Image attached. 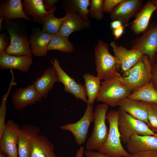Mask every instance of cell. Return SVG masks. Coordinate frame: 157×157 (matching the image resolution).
<instances>
[{
	"label": "cell",
	"instance_id": "6da1fadb",
	"mask_svg": "<svg viewBox=\"0 0 157 157\" xmlns=\"http://www.w3.org/2000/svg\"><path fill=\"white\" fill-rule=\"evenodd\" d=\"M97 76L101 80H107L122 76L118 72L120 68L118 59L110 53L108 47L102 40H99L94 48Z\"/></svg>",
	"mask_w": 157,
	"mask_h": 157
},
{
	"label": "cell",
	"instance_id": "7a4b0ae2",
	"mask_svg": "<svg viewBox=\"0 0 157 157\" xmlns=\"http://www.w3.org/2000/svg\"><path fill=\"white\" fill-rule=\"evenodd\" d=\"M152 63L149 57L143 55L138 62L123 72L121 83L131 92L140 88L150 82Z\"/></svg>",
	"mask_w": 157,
	"mask_h": 157
},
{
	"label": "cell",
	"instance_id": "3957f363",
	"mask_svg": "<svg viewBox=\"0 0 157 157\" xmlns=\"http://www.w3.org/2000/svg\"><path fill=\"white\" fill-rule=\"evenodd\" d=\"M108 106L105 104H98L94 111V127L86 144L87 150L98 151L104 146L108 136L109 130L106 120Z\"/></svg>",
	"mask_w": 157,
	"mask_h": 157
},
{
	"label": "cell",
	"instance_id": "277c9868",
	"mask_svg": "<svg viewBox=\"0 0 157 157\" xmlns=\"http://www.w3.org/2000/svg\"><path fill=\"white\" fill-rule=\"evenodd\" d=\"M118 115V110H110L107 114L106 119L109 126L108 136L104 146L98 151L112 156L128 157L131 154L125 149L121 143Z\"/></svg>",
	"mask_w": 157,
	"mask_h": 157
},
{
	"label": "cell",
	"instance_id": "5b68a950",
	"mask_svg": "<svg viewBox=\"0 0 157 157\" xmlns=\"http://www.w3.org/2000/svg\"><path fill=\"white\" fill-rule=\"evenodd\" d=\"M118 123L121 141L127 143L134 134L153 135L155 133L144 122L129 115L119 107Z\"/></svg>",
	"mask_w": 157,
	"mask_h": 157
},
{
	"label": "cell",
	"instance_id": "8992f818",
	"mask_svg": "<svg viewBox=\"0 0 157 157\" xmlns=\"http://www.w3.org/2000/svg\"><path fill=\"white\" fill-rule=\"evenodd\" d=\"M121 77H116L101 82L97 101L114 107L117 106L120 100L127 97L132 92L121 84Z\"/></svg>",
	"mask_w": 157,
	"mask_h": 157
},
{
	"label": "cell",
	"instance_id": "52a82bcc",
	"mask_svg": "<svg viewBox=\"0 0 157 157\" xmlns=\"http://www.w3.org/2000/svg\"><path fill=\"white\" fill-rule=\"evenodd\" d=\"M142 33L132 41L131 49H138L143 55L147 56L152 63L157 53V23L152 22Z\"/></svg>",
	"mask_w": 157,
	"mask_h": 157
},
{
	"label": "cell",
	"instance_id": "ba28073f",
	"mask_svg": "<svg viewBox=\"0 0 157 157\" xmlns=\"http://www.w3.org/2000/svg\"><path fill=\"white\" fill-rule=\"evenodd\" d=\"M94 114L93 105L87 104V107L82 117L73 123H69L61 126L60 128L63 130L71 132L74 137L78 145L83 144L88 135L91 124L94 122Z\"/></svg>",
	"mask_w": 157,
	"mask_h": 157
},
{
	"label": "cell",
	"instance_id": "9c48e42d",
	"mask_svg": "<svg viewBox=\"0 0 157 157\" xmlns=\"http://www.w3.org/2000/svg\"><path fill=\"white\" fill-rule=\"evenodd\" d=\"M57 72L59 82L64 86L65 92L73 94L77 99H80L87 104L88 98L85 85L76 82L62 68L59 61L54 58L51 61Z\"/></svg>",
	"mask_w": 157,
	"mask_h": 157
},
{
	"label": "cell",
	"instance_id": "30bf717a",
	"mask_svg": "<svg viewBox=\"0 0 157 157\" xmlns=\"http://www.w3.org/2000/svg\"><path fill=\"white\" fill-rule=\"evenodd\" d=\"M19 127L13 121L8 120L1 137L0 149L9 157H17V143Z\"/></svg>",
	"mask_w": 157,
	"mask_h": 157
},
{
	"label": "cell",
	"instance_id": "8fae6325",
	"mask_svg": "<svg viewBox=\"0 0 157 157\" xmlns=\"http://www.w3.org/2000/svg\"><path fill=\"white\" fill-rule=\"evenodd\" d=\"M142 0H123L118 4L110 13L113 20H118L124 26L132 18L135 17L142 7Z\"/></svg>",
	"mask_w": 157,
	"mask_h": 157
},
{
	"label": "cell",
	"instance_id": "7c38bea8",
	"mask_svg": "<svg viewBox=\"0 0 157 157\" xmlns=\"http://www.w3.org/2000/svg\"><path fill=\"white\" fill-rule=\"evenodd\" d=\"M40 131L38 127L28 124L19 127L17 143L19 157H30L34 140Z\"/></svg>",
	"mask_w": 157,
	"mask_h": 157
},
{
	"label": "cell",
	"instance_id": "4fadbf2b",
	"mask_svg": "<svg viewBox=\"0 0 157 157\" xmlns=\"http://www.w3.org/2000/svg\"><path fill=\"white\" fill-rule=\"evenodd\" d=\"M33 84L15 90L11 97L12 102L15 108L21 110L35 104L42 98Z\"/></svg>",
	"mask_w": 157,
	"mask_h": 157
},
{
	"label": "cell",
	"instance_id": "5bb4252c",
	"mask_svg": "<svg viewBox=\"0 0 157 157\" xmlns=\"http://www.w3.org/2000/svg\"><path fill=\"white\" fill-rule=\"evenodd\" d=\"M115 56L119 60L120 68L123 72L129 69L141 59L143 56L138 50L128 49L122 46L119 45L114 41L110 43Z\"/></svg>",
	"mask_w": 157,
	"mask_h": 157
},
{
	"label": "cell",
	"instance_id": "9a60e30c",
	"mask_svg": "<svg viewBox=\"0 0 157 157\" xmlns=\"http://www.w3.org/2000/svg\"><path fill=\"white\" fill-rule=\"evenodd\" d=\"M66 13L58 32L61 35L68 38L74 32L90 28V22L85 20L74 11H67Z\"/></svg>",
	"mask_w": 157,
	"mask_h": 157
},
{
	"label": "cell",
	"instance_id": "2e32d148",
	"mask_svg": "<svg viewBox=\"0 0 157 157\" xmlns=\"http://www.w3.org/2000/svg\"><path fill=\"white\" fill-rule=\"evenodd\" d=\"M117 105L132 116L145 122L149 127L147 102L132 100L127 97L120 100Z\"/></svg>",
	"mask_w": 157,
	"mask_h": 157
},
{
	"label": "cell",
	"instance_id": "e0dca14e",
	"mask_svg": "<svg viewBox=\"0 0 157 157\" xmlns=\"http://www.w3.org/2000/svg\"><path fill=\"white\" fill-rule=\"evenodd\" d=\"M8 32L10 42V44L5 49V52L13 56L27 55L32 57L30 44L27 38L17 34L11 29H8Z\"/></svg>",
	"mask_w": 157,
	"mask_h": 157
},
{
	"label": "cell",
	"instance_id": "ac0fdd59",
	"mask_svg": "<svg viewBox=\"0 0 157 157\" xmlns=\"http://www.w3.org/2000/svg\"><path fill=\"white\" fill-rule=\"evenodd\" d=\"M131 154L148 151L157 150V137L153 135H132L126 143Z\"/></svg>",
	"mask_w": 157,
	"mask_h": 157
},
{
	"label": "cell",
	"instance_id": "d6986e66",
	"mask_svg": "<svg viewBox=\"0 0 157 157\" xmlns=\"http://www.w3.org/2000/svg\"><path fill=\"white\" fill-rule=\"evenodd\" d=\"M157 7L152 0L148 1L142 7L135 17L131 28L137 35L143 33L149 26L151 18Z\"/></svg>",
	"mask_w": 157,
	"mask_h": 157
},
{
	"label": "cell",
	"instance_id": "ffe728a7",
	"mask_svg": "<svg viewBox=\"0 0 157 157\" xmlns=\"http://www.w3.org/2000/svg\"><path fill=\"white\" fill-rule=\"evenodd\" d=\"M33 63L32 57L27 55L13 56L5 52L0 55V68L17 69L22 72H27Z\"/></svg>",
	"mask_w": 157,
	"mask_h": 157
},
{
	"label": "cell",
	"instance_id": "44dd1931",
	"mask_svg": "<svg viewBox=\"0 0 157 157\" xmlns=\"http://www.w3.org/2000/svg\"><path fill=\"white\" fill-rule=\"evenodd\" d=\"M59 82L56 71L53 66L46 69L42 75L36 79L33 84L43 97H46L54 87V84Z\"/></svg>",
	"mask_w": 157,
	"mask_h": 157
},
{
	"label": "cell",
	"instance_id": "7402d4cb",
	"mask_svg": "<svg viewBox=\"0 0 157 157\" xmlns=\"http://www.w3.org/2000/svg\"><path fill=\"white\" fill-rule=\"evenodd\" d=\"M0 16L6 21L17 18H23L29 21L31 20V18L25 15L21 0L4 1L1 4Z\"/></svg>",
	"mask_w": 157,
	"mask_h": 157
},
{
	"label": "cell",
	"instance_id": "603a6c76",
	"mask_svg": "<svg viewBox=\"0 0 157 157\" xmlns=\"http://www.w3.org/2000/svg\"><path fill=\"white\" fill-rule=\"evenodd\" d=\"M53 35L42 30L31 36L29 42L32 53L36 56H46L48 51V44Z\"/></svg>",
	"mask_w": 157,
	"mask_h": 157
},
{
	"label": "cell",
	"instance_id": "cb8c5ba5",
	"mask_svg": "<svg viewBox=\"0 0 157 157\" xmlns=\"http://www.w3.org/2000/svg\"><path fill=\"white\" fill-rule=\"evenodd\" d=\"M54 146L45 136L38 134L34 140L30 157H55Z\"/></svg>",
	"mask_w": 157,
	"mask_h": 157
},
{
	"label": "cell",
	"instance_id": "d4e9b609",
	"mask_svg": "<svg viewBox=\"0 0 157 157\" xmlns=\"http://www.w3.org/2000/svg\"><path fill=\"white\" fill-rule=\"evenodd\" d=\"M22 4L25 15L32 16L34 20L42 24L45 17L50 12L45 9L42 0H24Z\"/></svg>",
	"mask_w": 157,
	"mask_h": 157
},
{
	"label": "cell",
	"instance_id": "484cf974",
	"mask_svg": "<svg viewBox=\"0 0 157 157\" xmlns=\"http://www.w3.org/2000/svg\"><path fill=\"white\" fill-rule=\"evenodd\" d=\"M127 97L132 100L157 104V90L150 82L132 92Z\"/></svg>",
	"mask_w": 157,
	"mask_h": 157
},
{
	"label": "cell",
	"instance_id": "4316f807",
	"mask_svg": "<svg viewBox=\"0 0 157 157\" xmlns=\"http://www.w3.org/2000/svg\"><path fill=\"white\" fill-rule=\"evenodd\" d=\"M90 1V0H65L63 1L61 5L65 12L74 11L85 20L90 22L88 8Z\"/></svg>",
	"mask_w": 157,
	"mask_h": 157
},
{
	"label": "cell",
	"instance_id": "83f0119b",
	"mask_svg": "<svg viewBox=\"0 0 157 157\" xmlns=\"http://www.w3.org/2000/svg\"><path fill=\"white\" fill-rule=\"evenodd\" d=\"M88 98V103L93 105L98 97L101 85V80L97 76L87 73L83 75Z\"/></svg>",
	"mask_w": 157,
	"mask_h": 157
},
{
	"label": "cell",
	"instance_id": "f1b7e54d",
	"mask_svg": "<svg viewBox=\"0 0 157 157\" xmlns=\"http://www.w3.org/2000/svg\"><path fill=\"white\" fill-rule=\"evenodd\" d=\"M56 7L50 10V12L45 17L43 22V31L49 34L53 35L58 33L60 31L64 17L58 18L55 17L54 13Z\"/></svg>",
	"mask_w": 157,
	"mask_h": 157
},
{
	"label": "cell",
	"instance_id": "f546056e",
	"mask_svg": "<svg viewBox=\"0 0 157 157\" xmlns=\"http://www.w3.org/2000/svg\"><path fill=\"white\" fill-rule=\"evenodd\" d=\"M74 49L73 45L68 38L59 33L53 35L48 47V50H57L67 53L73 51Z\"/></svg>",
	"mask_w": 157,
	"mask_h": 157
},
{
	"label": "cell",
	"instance_id": "4dcf8cb0",
	"mask_svg": "<svg viewBox=\"0 0 157 157\" xmlns=\"http://www.w3.org/2000/svg\"><path fill=\"white\" fill-rule=\"evenodd\" d=\"M10 72L12 78L7 92L3 95L0 106V138L1 137L6 126L5 119L7 111L6 102L12 86L17 85L14 81L15 76L12 70Z\"/></svg>",
	"mask_w": 157,
	"mask_h": 157
},
{
	"label": "cell",
	"instance_id": "1f68e13d",
	"mask_svg": "<svg viewBox=\"0 0 157 157\" xmlns=\"http://www.w3.org/2000/svg\"><path fill=\"white\" fill-rule=\"evenodd\" d=\"M104 0H92L89 10V16L97 20H101L104 18Z\"/></svg>",
	"mask_w": 157,
	"mask_h": 157
},
{
	"label": "cell",
	"instance_id": "d6a6232c",
	"mask_svg": "<svg viewBox=\"0 0 157 157\" xmlns=\"http://www.w3.org/2000/svg\"><path fill=\"white\" fill-rule=\"evenodd\" d=\"M148 119L149 128L155 134H157V104L147 103Z\"/></svg>",
	"mask_w": 157,
	"mask_h": 157
},
{
	"label": "cell",
	"instance_id": "836d02e7",
	"mask_svg": "<svg viewBox=\"0 0 157 157\" xmlns=\"http://www.w3.org/2000/svg\"><path fill=\"white\" fill-rule=\"evenodd\" d=\"M123 1V0H104V12L110 13L116 6Z\"/></svg>",
	"mask_w": 157,
	"mask_h": 157
},
{
	"label": "cell",
	"instance_id": "e575fe53",
	"mask_svg": "<svg viewBox=\"0 0 157 157\" xmlns=\"http://www.w3.org/2000/svg\"><path fill=\"white\" fill-rule=\"evenodd\" d=\"M150 82L157 90V62L155 61L152 63V70Z\"/></svg>",
	"mask_w": 157,
	"mask_h": 157
},
{
	"label": "cell",
	"instance_id": "d590c367",
	"mask_svg": "<svg viewBox=\"0 0 157 157\" xmlns=\"http://www.w3.org/2000/svg\"><path fill=\"white\" fill-rule=\"evenodd\" d=\"M128 157H157V150L139 152Z\"/></svg>",
	"mask_w": 157,
	"mask_h": 157
},
{
	"label": "cell",
	"instance_id": "8d00e7d4",
	"mask_svg": "<svg viewBox=\"0 0 157 157\" xmlns=\"http://www.w3.org/2000/svg\"><path fill=\"white\" fill-rule=\"evenodd\" d=\"M87 157H119L112 156L99 151H94L92 150H87L85 153Z\"/></svg>",
	"mask_w": 157,
	"mask_h": 157
},
{
	"label": "cell",
	"instance_id": "74e56055",
	"mask_svg": "<svg viewBox=\"0 0 157 157\" xmlns=\"http://www.w3.org/2000/svg\"><path fill=\"white\" fill-rule=\"evenodd\" d=\"M58 1L57 0H43V2L45 9L49 11L55 7V5Z\"/></svg>",
	"mask_w": 157,
	"mask_h": 157
},
{
	"label": "cell",
	"instance_id": "f35d334b",
	"mask_svg": "<svg viewBox=\"0 0 157 157\" xmlns=\"http://www.w3.org/2000/svg\"><path fill=\"white\" fill-rule=\"evenodd\" d=\"M124 26H122L113 30V34L115 39H118L124 33Z\"/></svg>",
	"mask_w": 157,
	"mask_h": 157
},
{
	"label": "cell",
	"instance_id": "ab89813d",
	"mask_svg": "<svg viewBox=\"0 0 157 157\" xmlns=\"http://www.w3.org/2000/svg\"><path fill=\"white\" fill-rule=\"evenodd\" d=\"M7 43L3 35L1 34L0 36V55L5 52L7 47Z\"/></svg>",
	"mask_w": 157,
	"mask_h": 157
},
{
	"label": "cell",
	"instance_id": "60d3db41",
	"mask_svg": "<svg viewBox=\"0 0 157 157\" xmlns=\"http://www.w3.org/2000/svg\"><path fill=\"white\" fill-rule=\"evenodd\" d=\"M123 26L121 22L118 20H113L110 23L111 28L113 30Z\"/></svg>",
	"mask_w": 157,
	"mask_h": 157
},
{
	"label": "cell",
	"instance_id": "b9f144b4",
	"mask_svg": "<svg viewBox=\"0 0 157 157\" xmlns=\"http://www.w3.org/2000/svg\"><path fill=\"white\" fill-rule=\"evenodd\" d=\"M84 149L83 147H81L77 151L75 157H82L84 152Z\"/></svg>",
	"mask_w": 157,
	"mask_h": 157
},
{
	"label": "cell",
	"instance_id": "7bdbcfd3",
	"mask_svg": "<svg viewBox=\"0 0 157 157\" xmlns=\"http://www.w3.org/2000/svg\"><path fill=\"white\" fill-rule=\"evenodd\" d=\"M0 157H9L3 151L0 150Z\"/></svg>",
	"mask_w": 157,
	"mask_h": 157
},
{
	"label": "cell",
	"instance_id": "ee69618b",
	"mask_svg": "<svg viewBox=\"0 0 157 157\" xmlns=\"http://www.w3.org/2000/svg\"><path fill=\"white\" fill-rule=\"evenodd\" d=\"M4 19L3 18H2V17H0V31H1V27H2L1 23H2V21Z\"/></svg>",
	"mask_w": 157,
	"mask_h": 157
},
{
	"label": "cell",
	"instance_id": "f6af8a7d",
	"mask_svg": "<svg viewBox=\"0 0 157 157\" xmlns=\"http://www.w3.org/2000/svg\"><path fill=\"white\" fill-rule=\"evenodd\" d=\"M152 1L157 7V0H152Z\"/></svg>",
	"mask_w": 157,
	"mask_h": 157
},
{
	"label": "cell",
	"instance_id": "bcb514c9",
	"mask_svg": "<svg viewBox=\"0 0 157 157\" xmlns=\"http://www.w3.org/2000/svg\"><path fill=\"white\" fill-rule=\"evenodd\" d=\"M157 62V53H156L154 57V61Z\"/></svg>",
	"mask_w": 157,
	"mask_h": 157
},
{
	"label": "cell",
	"instance_id": "7dc6e473",
	"mask_svg": "<svg viewBox=\"0 0 157 157\" xmlns=\"http://www.w3.org/2000/svg\"><path fill=\"white\" fill-rule=\"evenodd\" d=\"M154 135H155V136L157 137V134H155Z\"/></svg>",
	"mask_w": 157,
	"mask_h": 157
}]
</instances>
